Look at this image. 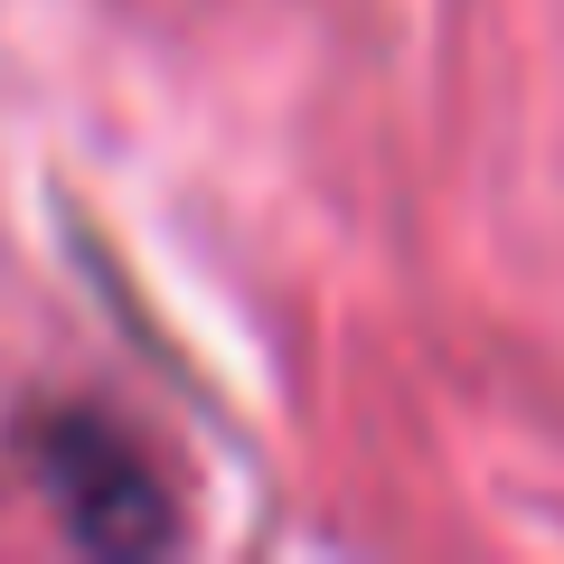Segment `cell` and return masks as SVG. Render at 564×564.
<instances>
[{
	"label": "cell",
	"mask_w": 564,
	"mask_h": 564,
	"mask_svg": "<svg viewBox=\"0 0 564 564\" xmlns=\"http://www.w3.org/2000/svg\"><path fill=\"white\" fill-rule=\"evenodd\" d=\"M47 480H57V508L95 555H141V545L170 536V508H161V480L122 433L104 423H57L47 433Z\"/></svg>",
	"instance_id": "6da1fadb"
}]
</instances>
